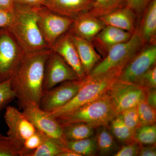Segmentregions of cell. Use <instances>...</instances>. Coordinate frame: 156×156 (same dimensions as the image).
<instances>
[{"label":"cell","instance_id":"1","mask_svg":"<svg viewBox=\"0 0 156 156\" xmlns=\"http://www.w3.org/2000/svg\"><path fill=\"white\" fill-rule=\"evenodd\" d=\"M51 51L48 49L24 53L10 79L11 89L21 109L28 105L39 106L45 63Z\"/></svg>","mask_w":156,"mask_h":156},{"label":"cell","instance_id":"2","mask_svg":"<svg viewBox=\"0 0 156 156\" xmlns=\"http://www.w3.org/2000/svg\"><path fill=\"white\" fill-rule=\"evenodd\" d=\"M36 8L15 5L14 20L7 29L24 53L50 49L39 29Z\"/></svg>","mask_w":156,"mask_h":156},{"label":"cell","instance_id":"3","mask_svg":"<svg viewBox=\"0 0 156 156\" xmlns=\"http://www.w3.org/2000/svg\"><path fill=\"white\" fill-rule=\"evenodd\" d=\"M122 69L120 68L113 69L96 75L87 76L75 97L65 105L50 113L56 119L61 118L106 94L118 80Z\"/></svg>","mask_w":156,"mask_h":156},{"label":"cell","instance_id":"4","mask_svg":"<svg viewBox=\"0 0 156 156\" xmlns=\"http://www.w3.org/2000/svg\"><path fill=\"white\" fill-rule=\"evenodd\" d=\"M80 107L64 116L57 119L61 126L74 123H83L95 128L108 127L117 115L109 92Z\"/></svg>","mask_w":156,"mask_h":156},{"label":"cell","instance_id":"5","mask_svg":"<svg viewBox=\"0 0 156 156\" xmlns=\"http://www.w3.org/2000/svg\"><path fill=\"white\" fill-rule=\"evenodd\" d=\"M143 45L137 31H134L128 41L111 48L103 60L95 66L88 76L96 75L113 69L124 68Z\"/></svg>","mask_w":156,"mask_h":156},{"label":"cell","instance_id":"6","mask_svg":"<svg viewBox=\"0 0 156 156\" xmlns=\"http://www.w3.org/2000/svg\"><path fill=\"white\" fill-rule=\"evenodd\" d=\"M36 9L39 29L50 49L57 39L69 30L73 19L56 14L45 6Z\"/></svg>","mask_w":156,"mask_h":156},{"label":"cell","instance_id":"7","mask_svg":"<svg viewBox=\"0 0 156 156\" xmlns=\"http://www.w3.org/2000/svg\"><path fill=\"white\" fill-rule=\"evenodd\" d=\"M24 53L7 29H0V83L11 79Z\"/></svg>","mask_w":156,"mask_h":156},{"label":"cell","instance_id":"8","mask_svg":"<svg viewBox=\"0 0 156 156\" xmlns=\"http://www.w3.org/2000/svg\"><path fill=\"white\" fill-rule=\"evenodd\" d=\"M84 82V78L66 81L49 90L43 91L39 107L50 112L65 105L76 95Z\"/></svg>","mask_w":156,"mask_h":156},{"label":"cell","instance_id":"9","mask_svg":"<svg viewBox=\"0 0 156 156\" xmlns=\"http://www.w3.org/2000/svg\"><path fill=\"white\" fill-rule=\"evenodd\" d=\"M79 79H80L74 70L61 56L52 50L45 63L43 91L52 89L63 82Z\"/></svg>","mask_w":156,"mask_h":156},{"label":"cell","instance_id":"10","mask_svg":"<svg viewBox=\"0 0 156 156\" xmlns=\"http://www.w3.org/2000/svg\"><path fill=\"white\" fill-rule=\"evenodd\" d=\"M108 92L117 115L136 107L145 98V90L141 87L118 80L115 81Z\"/></svg>","mask_w":156,"mask_h":156},{"label":"cell","instance_id":"11","mask_svg":"<svg viewBox=\"0 0 156 156\" xmlns=\"http://www.w3.org/2000/svg\"><path fill=\"white\" fill-rule=\"evenodd\" d=\"M156 44H150L140 50L123 69L118 80L136 84L144 74L156 65Z\"/></svg>","mask_w":156,"mask_h":156},{"label":"cell","instance_id":"12","mask_svg":"<svg viewBox=\"0 0 156 156\" xmlns=\"http://www.w3.org/2000/svg\"><path fill=\"white\" fill-rule=\"evenodd\" d=\"M5 109L4 119L8 128L7 135L21 146L37 130L23 112L14 106H7Z\"/></svg>","mask_w":156,"mask_h":156},{"label":"cell","instance_id":"13","mask_svg":"<svg viewBox=\"0 0 156 156\" xmlns=\"http://www.w3.org/2000/svg\"><path fill=\"white\" fill-rule=\"evenodd\" d=\"M22 109L23 112L37 130L42 131L49 137L64 140L62 127L57 119L50 112L34 105H28Z\"/></svg>","mask_w":156,"mask_h":156},{"label":"cell","instance_id":"14","mask_svg":"<svg viewBox=\"0 0 156 156\" xmlns=\"http://www.w3.org/2000/svg\"><path fill=\"white\" fill-rule=\"evenodd\" d=\"M50 49L61 56L74 70L80 79L87 76L71 34L69 31L57 39Z\"/></svg>","mask_w":156,"mask_h":156},{"label":"cell","instance_id":"15","mask_svg":"<svg viewBox=\"0 0 156 156\" xmlns=\"http://www.w3.org/2000/svg\"><path fill=\"white\" fill-rule=\"evenodd\" d=\"M92 2L93 0H45L44 6L56 14L74 19L89 12Z\"/></svg>","mask_w":156,"mask_h":156},{"label":"cell","instance_id":"16","mask_svg":"<svg viewBox=\"0 0 156 156\" xmlns=\"http://www.w3.org/2000/svg\"><path fill=\"white\" fill-rule=\"evenodd\" d=\"M105 26L99 18L87 12L73 19L69 31L73 35L92 41Z\"/></svg>","mask_w":156,"mask_h":156},{"label":"cell","instance_id":"17","mask_svg":"<svg viewBox=\"0 0 156 156\" xmlns=\"http://www.w3.org/2000/svg\"><path fill=\"white\" fill-rule=\"evenodd\" d=\"M133 34L115 27L105 26L92 41L93 45H95L100 53L105 56L111 48L127 41Z\"/></svg>","mask_w":156,"mask_h":156},{"label":"cell","instance_id":"18","mask_svg":"<svg viewBox=\"0 0 156 156\" xmlns=\"http://www.w3.org/2000/svg\"><path fill=\"white\" fill-rule=\"evenodd\" d=\"M71 34L84 72L86 75H89L95 66L100 62L101 56L95 50L92 41L73 35Z\"/></svg>","mask_w":156,"mask_h":156},{"label":"cell","instance_id":"19","mask_svg":"<svg viewBox=\"0 0 156 156\" xmlns=\"http://www.w3.org/2000/svg\"><path fill=\"white\" fill-rule=\"evenodd\" d=\"M99 18L105 26H111L134 33V12L126 6Z\"/></svg>","mask_w":156,"mask_h":156},{"label":"cell","instance_id":"20","mask_svg":"<svg viewBox=\"0 0 156 156\" xmlns=\"http://www.w3.org/2000/svg\"><path fill=\"white\" fill-rule=\"evenodd\" d=\"M144 11V15L137 32L144 44H156V0H152Z\"/></svg>","mask_w":156,"mask_h":156},{"label":"cell","instance_id":"21","mask_svg":"<svg viewBox=\"0 0 156 156\" xmlns=\"http://www.w3.org/2000/svg\"><path fill=\"white\" fill-rule=\"evenodd\" d=\"M94 137L96 141L97 153L101 156L114 154L119 150L115 138L107 126L95 128Z\"/></svg>","mask_w":156,"mask_h":156},{"label":"cell","instance_id":"22","mask_svg":"<svg viewBox=\"0 0 156 156\" xmlns=\"http://www.w3.org/2000/svg\"><path fill=\"white\" fill-rule=\"evenodd\" d=\"M62 127V137L65 141H75L94 136L95 128L83 123H74Z\"/></svg>","mask_w":156,"mask_h":156},{"label":"cell","instance_id":"23","mask_svg":"<svg viewBox=\"0 0 156 156\" xmlns=\"http://www.w3.org/2000/svg\"><path fill=\"white\" fill-rule=\"evenodd\" d=\"M109 125L110 131L119 142L126 145L135 141L134 139V131L125 124L121 114L114 117Z\"/></svg>","mask_w":156,"mask_h":156},{"label":"cell","instance_id":"24","mask_svg":"<svg viewBox=\"0 0 156 156\" xmlns=\"http://www.w3.org/2000/svg\"><path fill=\"white\" fill-rule=\"evenodd\" d=\"M66 148L64 140L48 137L28 156H58Z\"/></svg>","mask_w":156,"mask_h":156},{"label":"cell","instance_id":"25","mask_svg":"<svg viewBox=\"0 0 156 156\" xmlns=\"http://www.w3.org/2000/svg\"><path fill=\"white\" fill-rule=\"evenodd\" d=\"M125 6V0H93L92 8L88 13L99 18Z\"/></svg>","mask_w":156,"mask_h":156},{"label":"cell","instance_id":"26","mask_svg":"<svg viewBox=\"0 0 156 156\" xmlns=\"http://www.w3.org/2000/svg\"><path fill=\"white\" fill-rule=\"evenodd\" d=\"M66 148L82 156H94L97 153V146L94 136L89 138L65 141Z\"/></svg>","mask_w":156,"mask_h":156},{"label":"cell","instance_id":"27","mask_svg":"<svg viewBox=\"0 0 156 156\" xmlns=\"http://www.w3.org/2000/svg\"><path fill=\"white\" fill-rule=\"evenodd\" d=\"M134 139L142 145L156 144V124L140 126L134 131Z\"/></svg>","mask_w":156,"mask_h":156},{"label":"cell","instance_id":"28","mask_svg":"<svg viewBox=\"0 0 156 156\" xmlns=\"http://www.w3.org/2000/svg\"><path fill=\"white\" fill-rule=\"evenodd\" d=\"M48 137L42 131L37 130L23 143L20 156H28L30 153L41 145Z\"/></svg>","mask_w":156,"mask_h":156},{"label":"cell","instance_id":"29","mask_svg":"<svg viewBox=\"0 0 156 156\" xmlns=\"http://www.w3.org/2000/svg\"><path fill=\"white\" fill-rule=\"evenodd\" d=\"M136 108L141 126L155 124L156 109L150 106L145 98L140 101Z\"/></svg>","mask_w":156,"mask_h":156},{"label":"cell","instance_id":"30","mask_svg":"<svg viewBox=\"0 0 156 156\" xmlns=\"http://www.w3.org/2000/svg\"><path fill=\"white\" fill-rule=\"evenodd\" d=\"M21 147L8 135L0 133V156H20Z\"/></svg>","mask_w":156,"mask_h":156},{"label":"cell","instance_id":"31","mask_svg":"<svg viewBox=\"0 0 156 156\" xmlns=\"http://www.w3.org/2000/svg\"><path fill=\"white\" fill-rule=\"evenodd\" d=\"M15 98V94L11 89L10 79L0 83V115L3 109Z\"/></svg>","mask_w":156,"mask_h":156},{"label":"cell","instance_id":"32","mask_svg":"<svg viewBox=\"0 0 156 156\" xmlns=\"http://www.w3.org/2000/svg\"><path fill=\"white\" fill-rule=\"evenodd\" d=\"M121 114L124 123L133 131L141 126L136 106L126 110Z\"/></svg>","mask_w":156,"mask_h":156},{"label":"cell","instance_id":"33","mask_svg":"<svg viewBox=\"0 0 156 156\" xmlns=\"http://www.w3.org/2000/svg\"><path fill=\"white\" fill-rule=\"evenodd\" d=\"M136 85L144 89L156 88V66L154 65L144 74Z\"/></svg>","mask_w":156,"mask_h":156},{"label":"cell","instance_id":"34","mask_svg":"<svg viewBox=\"0 0 156 156\" xmlns=\"http://www.w3.org/2000/svg\"><path fill=\"white\" fill-rule=\"evenodd\" d=\"M141 144L136 141L126 144L119 149L113 155L114 156H138Z\"/></svg>","mask_w":156,"mask_h":156},{"label":"cell","instance_id":"35","mask_svg":"<svg viewBox=\"0 0 156 156\" xmlns=\"http://www.w3.org/2000/svg\"><path fill=\"white\" fill-rule=\"evenodd\" d=\"M125 5L133 11L140 13L144 11L152 0H125Z\"/></svg>","mask_w":156,"mask_h":156},{"label":"cell","instance_id":"36","mask_svg":"<svg viewBox=\"0 0 156 156\" xmlns=\"http://www.w3.org/2000/svg\"><path fill=\"white\" fill-rule=\"evenodd\" d=\"M14 18V11L0 9V29H8Z\"/></svg>","mask_w":156,"mask_h":156},{"label":"cell","instance_id":"37","mask_svg":"<svg viewBox=\"0 0 156 156\" xmlns=\"http://www.w3.org/2000/svg\"><path fill=\"white\" fill-rule=\"evenodd\" d=\"M145 100L150 106L156 109V89H144Z\"/></svg>","mask_w":156,"mask_h":156},{"label":"cell","instance_id":"38","mask_svg":"<svg viewBox=\"0 0 156 156\" xmlns=\"http://www.w3.org/2000/svg\"><path fill=\"white\" fill-rule=\"evenodd\" d=\"M15 5L38 7L44 6L45 0H14Z\"/></svg>","mask_w":156,"mask_h":156},{"label":"cell","instance_id":"39","mask_svg":"<svg viewBox=\"0 0 156 156\" xmlns=\"http://www.w3.org/2000/svg\"><path fill=\"white\" fill-rule=\"evenodd\" d=\"M138 156H156V144L147 145L145 146L141 145Z\"/></svg>","mask_w":156,"mask_h":156},{"label":"cell","instance_id":"40","mask_svg":"<svg viewBox=\"0 0 156 156\" xmlns=\"http://www.w3.org/2000/svg\"><path fill=\"white\" fill-rule=\"evenodd\" d=\"M14 0H0V9L14 11Z\"/></svg>","mask_w":156,"mask_h":156},{"label":"cell","instance_id":"41","mask_svg":"<svg viewBox=\"0 0 156 156\" xmlns=\"http://www.w3.org/2000/svg\"><path fill=\"white\" fill-rule=\"evenodd\" d=\"M58 156H80L79 154L73 151L66 148Z\"/></svg>","mask_w":156,"mask_h":156}]
</instances>
